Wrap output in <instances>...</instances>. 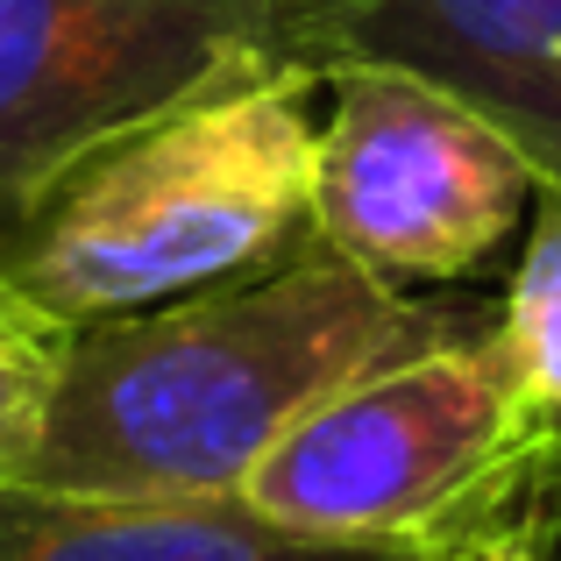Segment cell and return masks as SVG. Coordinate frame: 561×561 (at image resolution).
<instances>
[{"mask_svg": "<svg viewBox=\"0 0 561 561\" xmlns=\"http://www.w3.org/2000/svg\"><path fill=\"white\" fill-rule=\"evenodd\" d=\"M483 320L383 285L313 234L263 277L79 328L14 483L57 497H242L249 469L320 398Z\"/></svg>", "mask_w": 561, "mask_h": 561, "instance_id": "6da1fadb", "label": "cell"}, {"mask_svg": "<svg viewBox=\"0 0 561 561\" xmlns=\"http://www.w3.org/2000/svg\"><path fill=\"white\" fill-rule=\"evenodd\" d=\"M320 85L228 79L93 142L0 242V285L65 334L242 285L313 242Z\"/></svg>", "mask_w": 561, "mask_h": 561, "instance_id": "7a4b0ae2", "label": "cell"}, {"mask_svg": "<svg viewBox=\"0 0 561 561\" xmlns=\"http://www.w3.org/2000/svg\"><path fill=\"white\" fill-rule=\"evenodd\" d=\"M491 320L320 398L249 469L242 505L285 534L405 554L526 534L561 434L519 405Z\"/></svg>", "mask_w": 561, "mask_h": 561, "instance_id": "3957f363", "label": "cell"}, {"mask_svg": "<svg viewBox=\"0 0 561 561\" xmlns=\"http://www.w3.org/2000/svg\"><path fill=\"white\" fill-rule=\"evenodd\" d=\"M263 71L328 85L313 0H0V242L93 142Z\"/></svg>", "mask_w": 561, "mask_h": 561, "instance_id": "277c9868", "label": "cell"}, {"mask_svg": "<svg viewBox=\"0 0 561 561\" xmlns=\"http://www.w3.org/2000/svg\"><path fill=\"white\" fill-rule=\"evenodd\" d=\"M320 114L313 234L383 285H455L519 234L534 164L483 114L391 65H342Z\"/></svg>", "mask_w": 561, "mask_h": 561, "instance_id": "5b68a950", "label": "cell"}, {"mask_svg": "<svg viewBox=\"0 0 561 561\" xmlns=\"http://www.w3.org/2000/svg\"><path fill=\"white\" fill-rule=\"evenodd\" d=\"M320 65H391L440 85L561 185V0H313Z\"/></svg>", "mask_w": 561, "mask_h": 561, "instance_id": "8992f818", "label": "cell"}, {"mask_svg": "<svg viewBox=\"0 0 561 561\" xmlns=\"http://www.w3.org/2000/svg\"><path fill=\"white\" fill-rule=\"evenodd\" d=\"M0 561H426L256 519L242 497H57L0 483Z\"/></svg>", "mask_w": 561, "mask_h": 561, "instance_id": "52a82bcc", "label": "cell"}, {"mask_svg": "<svg viewBox=\"0 0 561 561\" xmlns=\"http://www.w3.org/2000/svg\"><path fill=\"white\" fill-rule=\"evenodd\" d=\"M491 342L519 405L561 434V185H534V228L512 271V291L491 320Z\"/></svg>", "mask_w": 561, "mask_h": 561, "instance_id": "ba28073f", "label": "cell"}, {"mask_svg": "<svg viewBox=\"0 0 561 561\" xmlns=\"http://www.w3.org/2000/svg\"><path fill=\"white\" fill-rule=\"evenodd\" d=\"M71 334L57 320H43L36 306H22L0 285V483L22 477L28 448L43 434V405H50L57 363H65Z\"/></svg>", "mask_w": 561, "mask_h": 561, "instance_id": "9c48e42d", "label": "cell"}, {"mask_svg": "<svg viewBox=\"0 0 561 561\" xmlns=\"http://www.w3.org/2000/svg\"><path fill=\"white\" fill-rule=\"evenodd\" d=\"M526 540H534L548 561H561V448H554V462L540 469V483H534V505H526Z\"/></svg>", "mask_w": 561, "mask_h": 561, "instance_id": "30bf717a", "label": "cell"}, {"mask_svg": "<svg viewBox=\"0 0 561 561\" xmlns=\"http://www.w3.org/2000/svg\"><path fill=\"white\" fill-rule=\"evenodd\" d=\"M426 561H548V554H540L526 534H491V540H462V548H440V554H426Z\"/></svg>", "mask_w": 561, "mask_h": 561, "instance_id": "8fae6325", "label": "cell"}]
</instances>
